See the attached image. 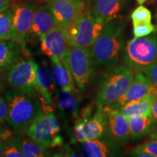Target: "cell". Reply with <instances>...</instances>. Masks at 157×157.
Masks as SVG:
<instances>
[{
	"label": "cell",
	"mask_w": 157,
	"mask_h": 157,
	"mask_svg": "<svg viewBox=\"0 0 157 157\" xmlns=\"http://www.w3.org/2000/svg\"><path fill=\"white\" fill-rule=\"evenodd\" d=\"M36 93H22L15 90L6 93L8 105L7 121L15 130H26L44 109V101Z\"/></svg>",
	"instance_id": "cell-1"
},
{
	"label": "cell",
	"mask_w": 157,
	"mask_h": 157,
	"mask_svg": "<svg viewBox=\"0 0 157 157\" xmlns=\"http://www.w3.org/2000/svg\"><path fill=\"white\" fill-rule=\"evenodd\" d=\"M124 22L109 21L105 23L103 31L90 47L96 66L111 68L117 63L124 50Z\"/></svg>",
	"instance_id": "cell-2"
},
{
	"label": "cell",
	"mask_w": 157,
	"mask_h": 157,
	"mask_svg": "<svg viewBox=\"0 0 157 157\" xmlns=\"http://www.w3.org/2000/svg\"><path fill=\"white\" fill-rule=\"evenodd\" d=\"M132 71L127 66H119L104 76L95 94L96 106L106 107L124 94L133 80Z\"/></svg>",
	"instance_id": "cell-3"
},
{
	"label": "cell",
	"mask_w": 157,
	"mask_h": 157,
	"mask_svg": "<svg viewBox=\"0 0 157 157\" xmlns=\"http://www.w3.org/2000/svg\"><path fill=\"white\" fill-rule=\"evenodd\" d=\"M124 58L132 71L144 72L157 60V36L148 35L131 39L124 48Z\"/></svg>",
	"instance_id": "cell-4"
},
{
	"label": "cell",
	"mask_w": 157,
	"mask_h": 157,
	"mask_svg": "<svg viewBox=\"0 0 157 157\" xmlns=\"http://www.w3.org/2000/svg\"><path fill=\"white\" fill-rule=\"evenodd\" d=\"M105 23L103 20L92 14L86 7L66 29L68 44L72 46L91 47L103 31Z\"/></svg>",
	"instance_id": "cell-5"
},
{
	"label": "cell",
	"mask_w": 157,
	"mask_h": 157,
	"mask_svg": "<svg viewBox=\"0 0 157 157\" xmlns=\"http://www.w3.org/2000/svg\"><path fill=\"white\" fill-rule=\"evenodd\" d=\"M62 60L69 69L78 90H85L96 66L90 47L69 45Z\"/></svg>",
	"instance_id": "cell-6"
},
{
	"label": "cell",
	"mask_w": 157,
	"mask_h": 157,
	"mask_svg": "<svg viewBox=\"0 0 157 157\" xmlns=\"http://www.w3.org/2000/svg\"><path fill=\"white\" fill-rule=\"evenodd\" d=\"M26 132L33 140L46 149L59 148L63 145L60 124L50 109L43 110L28 127Z\"/></svg>",
	"instance_id": "cell-7"
},
{
	"label": "cell",
	"mask_w": 157,
	"mask_h": 157,
	"mask_svg": "<svg viewBox=\"0 0 157 157\" xmlns=\"http://www.w3.org/2000/svg\"><path fill=\"white\" fill-rule=\"evenodd\" d=\"M106 127L107 114L103 107L97 106L94 113L93 108L86 107L74 125V140L82 143L101 137L105 135Z\"/></svg>",
	"instance_id": "cell-8"
},
{
	"label": "cell",
	"mask_w": 157,
	"mask_h": 157,
	"mask_svg": "<svg viewBox=\"0 0 157 157\" xmlns=\"http://www.w3.org/2000/svg\"><path fill=\"white\" fill-rule=\"evenodd\" d=\"M39 65L33 59H21L7 70L6 82L13 90L37 93L36 74Z\"/></svg>",
	"instance_id": "cell-9"
},
{
	"label": "cell",
	"mask_w": 157,
	"mask_h": 157,
	"mask_svg": "<svg viewBox=\"0 0 157 157\" xmlns=\"http://www.w3.org/2000/svg\"><path fill=\"white\" fill-rule=\"evenodd\" d=\"M13 12V34L14 41L21 44L25 51L26 38L34 20L36 5L34 2L28 1L20 3L14 7Z\"/></svg>",
	"instance_id": "cell-10"
},
{
	"label": "cell",
	"mask_w": 157,
	"mask_h": 157,
	"mask_svg": "<svg viewBox=\"0 0 157 157\" xmlns=\"http://www.w3.org/2000/svg\"><path fill=\"white\" fill-rule=\"evenodd\" d=\"M48 4L56 25L64 29L86 9L84 0H54Z\"/></svg>",
	"instance_id": "cell-11"
},
{
	"label": "cell",
	"mask_w": 157,
	"mask_h": 157,
	"mask_svg": "<svg viewBox=\"0 0 157 157\" xmlns=\"http://www.w3.org/2000/svg\"><path fill=\"white\" fill-rule=\"evenodd\" d=\"M79 152L84 157H113L121 156L123 148L121 143L103 135L98 138L82 143Z\"/></svg>",
	"instance_id": "cell-12"
},
{
	"label": "cell",
	"mask_w": 157,
	"mask_h": 157,
	"mask_svg": "<svg viewBox=\"0 0 157 157\" xmlns=\"http://www.w3.org/2000/svg\"><path fill=\"white\" fill-rule=\"evenodd\" d=\"M41 51L50 58L63 59L69 46L66 29L55 26L39 38Z\"/></svg>",
	"instance_id": "cell-13"
},
{
	"label": "cell",
	"mask_w": 157,
	"mask_h": 157,
	"mask_svg": "<svg viewBox=\"0 0 157 157\" xmlns=\"http://www.w3.org/2000/svg\"><path fill=\"white\" fill-rule=\"evenodd\" d=\"M156 91L157 87L152 84L147 76H145L141 73H137L133 78L132 83L124 94L117 101L106 107L111 109L119 110L129 102L136 101L148 94L156 93Z\"/></svg>",
	"instance_id": "cell-14"
},
{
	"label": "cell",
	"mask_w": 157,
	"mask_h": 157,
	"mask_svg": "<svg viewBox=\"0 0 157 157\" xmlns=\"http://www.w3.org/2000/svg\"><path fill=\"white\" fill-rule=\"evenodd\" d=\"M107 114V127L105 135L112 140L126 144L131 138L128 118L119 110L104 107Z\"/></svg>",
	"instance_id": "cell-15"
},
{
	"label": "cell",
	"mask_w": 157,
	"mask_h": 157,
	"mask_svg": "<svg viewBox=\"0 0 157 157\" xmlns=\"http://www.w3.org/2000/svg\"><path fill=\"white\" fill-rule=\"evenodd\" d=\"M129 0H89L86 7L95 17L105 23L115 20Z\"/></svg>",
	"instance_id": "cell-16"
},
{
	"label": "cell",
	"mask_w": 157,
	"mask_h": 157,
	"mask_svg": "<svg viewBox=\"0 0 157 157\" xmlns=\"http://www.w3.org/2000/svg\"><path fill=\"white\" fill-rule=\"evenodd\" d=\"M36 79V92L44 101V109L52 110L54 95L56 92V84L52 75V70L45 63H43L38 67Z\"/></svg>",
	"instance_id": "cell-17"
},
{
	"label": "cell",
	"mask_w": 157,
	"mask_h": 157,
	"mask_svg": "<svg viewBox=\"0 0 157 157\" xmlns=\"http://www.w3.org/2000/svg\"><path fill=\"white\" fill-rule=\"evenodd\" d=\"M56 26V22L48 4L41 5L36 7L32 25L27 38H40Z\"/></svg>",
	"instance_id": "cell-18"
},
{
	"label": "cell",
	"mask_w": 157,
	"mask_h": 157,
	"mask_svg": "<svg viewBox=\"0 0 157 157\" xmlns=\"http://www.w3.org/2000/svg\"><path fill=\"white\" fill-rule=\"evenodd\" d=\"M11 143L18 147L25 157H44L48 156V149L44 148L34 140H33L25 131H17L9 138Z\"/></svg>",
	"instance_id": "cell-19"
},
{
	"label": "cell",
	"mask_w": 157,
	"mask_h": 157,
	"mask_svg": "<svg viewBox=\"0 0 157 157\" xmlns=\"http://www.w3.org/2000/svg\"><path fill=\"white\" fill-rule=\"evenodd\" d=\"M22 50L18 42L0 39V72L7 71L22 59Z\"/></svg>",
	"instance_id": "cell-20"
},
{
	"label": "cell",
	"mask_w": 157,
	"mask_h": 157,
	"mask_svg": "<svg viewBox=\"0 0 157 157\" xmlns=\"http://www.w3.org/2000/svg\"><path fill=\"white\" fill-rule=\"evenodd\" d=\"M52 62V72L56 86L60 90L70 92H78L75 87L73 77L68 68L61 59L50 58Z\"/></svg>",
	"instance_id": "cell-21"
},
{
	"label": "cell",
	"mask_w": 157,
	"mask_h": 157,
	"mask_svg": "<svg viewBox=\"0 0 157 157\" xmlns=\"http://www.w3.org/2000/svg\"><path fill=\"white\" fill-rule=\"evenodd\" d=\"M131 138L140 140L151 134L156 127V122L152 115H135L128 117Z\"/></svg>",
	"instance_id": "cell-22"
},
{
	"label": "cell",
	"mask_w": 157,
	"mask_h": 157,
	"mask_svg": "<svg viewBox=\"0 0 157 157\" xmlns=\"http://www.w3.org/2000/svg\"><path fill=\"white\" fill-rule=\"evenodd\" d=\"M78 92H70L67 90H58L55 94L56 106L65 113L76 117L78 112V99L76 95Z\"/></svg>",
	"instance_id": "cell-23"
},
{
	"label": "cell",
	"mask_w": 157,
	"mask_h": 157,
	"mask_svg": "<svg viewBox=\"0 0 157 157\" xmlns=\"http://www.w3.org/2000/svg\"><path fill=\"white\" fill-rule=\"evenodd\" d=\"M152 98L153 93L148 94L140 99L125 104L119 111L127 118L135 115H151Z\"/></svg>",
	"instance_id": "cell-24"
},
{
	"label": "cell",
	"mask_w": 157,
	"mask_h": 157,
	"mask_svg": "<svg viewBox=\"0 0 157 157\" xmlns=\"http://www.w3.org/2000/svg\"><path fill=\"white\" fill-rule=\"evenodd\" d=\"M13 12L14 8L10 7L6 10L0 13V39L14 41Z\"/></svg>",
	"instance_id": "cell-25"
},
{
	"label": "cell",
	"mask_w": 157,
	"mask_h": 157,
	"mask_svg": "<svg viewBox=\"0 0 157 157\" xmlns=\"http://www.w3.org/2000/svg\"><path fill=\"white\" fill-rule=\"evenodd\" d=\"M130 155L140 157H157V140L151 139L138 145L131 151Z\"/></svg>",
	"instance_id": "cell-26"
},
{
	"label": "cell",
	"mask_w": 157,
	"mask_h": 157,
	"mask_svg": "<svg viewBox=\"0 0 157 157\" xmlns=\"http://www.w3.org/2000/svg\"><path fill=\"white\" fill-rule=\"evenodd\" d=\"M134 38L146 36L156 31V27L151 22H142L132 23Z\"/></svg>",
	"instance_id": "cell-27"
},
{
	"label": "cell",
	"mask_w": 157,
	"mask_h": 157,
	"mask_svg": "<svg viewBox=\"0 0 157 157\" xmlns=\"http://www.w3.org/2000/svg\"><path fill=\"white\" fill-rule=\"evenodd\" d=\"M132 23L142 22H151V13L144 6H139L131 14Z\"/></svg>",
	"instance_id": "cell-28"
},
{
	"label": "cell",
	"mask_w": 157,
	"mask_h": 157,
	"mask_svg": "<svg viewBox=\"0 0 157 157\" xmlns=\"http://www.w3.org/2000/svg\"><path fill=\"white\" fill-rule=\"evenodd\" d=\"M2 156L4 157H25L23 152L18 148L16 145L11 143L7 140V144L5 151L3 153Z\"/></svg>",
	"instance_id": "cell-29"
},
{
	"label": "cell",
	"mask_w": 157,
	"mask_h": 157,
	"mask_svg": "<svg viewBox=\"0 0 157 157\" xmlns=\"http://www.w3.org/2000/svg\"><path fill=\"white\" fill-rule=\"evenodd\" d=\"M144 73L152 84L157 87V60L146 68Z\"/></svg>",
	"instance_id": "cell-30"
},
{
	"label": "cell",
	"mask_w": 157,
	"mask_h": 157,
	"mask_svg": "<svg viewBox=\"0 0 157 157\" xmlns=\"http://www.w3.org/2000/svg\"><path fill=\"white\" fill-rule=\"evenodd\" d=\"M8 116V105L6 98L0 95V124L7 121Z\"/></svg>",
	"instance_id": "cell-31"
},
{
	"label": "cell",
	"mask_w": 157,
	"mask_h": 157,
	"mask_svg": "<svg viewBox=\"0 0 157 157\" xmlns=\"http://www.w3.org/2000/svg\"><path fill=\"white\" fill-rule=\"evenodd\" d=\"M151 115L157 124V92L153 93L151 101Z\"/></svg>",
	"instance_id": "cell-32"
},
{
	"label": "cell",
	"mask_w": 157,
	"mask_h": 157,
	"mask_svg": "<svg viewBox=\"0 0 157 157\" xmlns=\"http://www.w3.org/2000/svg\"><path fill=\"white\" fill-rule=\"evenodd\" d=\"M11 137V135H5L0 137V156H2L7 144V140Z\"/></svg>",
	"instance_id": "cell-33"
},
{
	"label": "cell",
	"mask_w": 157,
	"mask_h": 157,
	"mask_svg": "<svg viewBox=\"0 0 157 157\" xmlns=\"http://www.w3.org/2000/svg\"><path fill=\"white\" fill-rule=\"evenodd\" d=\"M10 0H0V13L6 10L10 7Z\"/></svg>",
	"instance_id": "cell-34"
},
{
	"label": "cell",
	"mask_w": 157,
	"mask_h": 157,
	"mask_svg": "<svg viewBox=\"0 0 157 157\" xmlns=\"http://www.w3.org/2000/svg\"><path fill=\"white\" fill-rule=\"evenodd\" d=\"M12 132L8 129H3L2 127H0V137L5 136V135H12Z\"/></svg>",
	"instance_id": "cell-35"
},
{
	"label": "cell",
	"mask_w": 157,
	"mask_h": 157,
	"mask_svg": "<svg viewBox=\"0 0 157 157\" xmlns=\"http://www.w3.org/2000/svg\"><path fill=\"white\" fill-rule=\"evenodd\" d=\"M150 137L151 139L157 140V124H156V127H155L154 130H153L151 133L150 134Z\"/></svg>",
	"instance_id": "cell-36"
},
{
	"label": "cell",
	"mask_w": 157,
	"mask_h": 157,
	"mask_svg": "<svg viewBox=\"0 0 157 157\" xmlns=\"http://www.w3.org/2000/svg\"><path fill=\"white\" fill-rule=\"evenodd\" d=\"M5 82H4L2 77L1 75H0V93H1L2 92H3L4 90H5Z\"/></svg>",
	"instance_id": "cell-37"
},
{
	"label": "cell",
	"mask_w": 157,
	"mask_h": 157,
	"mask_svg": "<svg viewBox=\"0 0 157 157\" xmlns=\"http://www.w3.org/2000/svg\"><path fill=\"white\" fill-rule=\"evenodd\" d=\"M137 2L139 4V5H142V4L145 3V2H146L147 0H136Z\"/></svg>",
	"instance_id": "cell-38"
},
{
	"label": "cell",
	"mask_w": 157,
	"mask_h": 157,
	"mask_svg": "<svg viewBox=\"0 0 157 157\" xmlns=\"http://www.w3.org/2000/svg\"><path fill=\"white\" fill-rule=\"evenodd\" d=\"M42 1L45 2H46V3H50V2H51L54 1V0H42Z\"/></svg>",
	"instance_id": "cell-39"
},
{
	"label": "cell",
	"mask_w": 157,
	"mask_h": 157,
	"mask_svg": "<svg viewBox=\"0 0 157 157\" xmlns=\"http://www.w3.org/2000/svg\"><path fill=\"white\" fill-rule=\"evenodd\" d=\"M156 21H157V13L156 14ZM156 30H157V25H156Z\"/></svg>",
	"instance_id": "cell-40"
}]
</instances>
